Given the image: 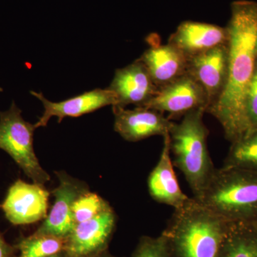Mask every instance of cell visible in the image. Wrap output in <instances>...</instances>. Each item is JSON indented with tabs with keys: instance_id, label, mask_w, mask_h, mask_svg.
<instances>
[{
	"instance_id": "cell-1",
	"label": "cell",
	"mask_w": 257,
	"mask_h": 257,
	"mask_svg": "<svg viewBox=\"0 0 257 257\" xmlns=\"http://www.w3.org/2000/svg\"><path fill=\"white\" fill-rule=\"evenodd\" d=\"M229 69L226 86L217 101L207 109L220 123L225 138L233 143L246 136L244 104L257 62V3L240 0L231 5Z\"/></svg>"
},
{
	"instance_id": "cell-2",
	"label": "cell",
	"mask_w": 257,
	"mask_h": 257,
	"mask_svg": "<svg viewBox=\"0 0 257 257\" xmlns=\"http://www.w3.org/2000/svg\"><path fill=\"white\" fill-rule=\"evenodd\" d=\"M227 221L189 198L174 209L162 235L171 257H219Z\"/></svg>"
},
{
	"instance_id": "cell-3",
	"label": "cell",
	"mask_w": 257,
	"mask_h": 257,
	"mask_svg": "<svg viewBox=\"0 0 257 257\" xmlns=\"http://www.w3.org/2000/svg\"><path fill=\"white\" fill-rule=\"evenodd\" d=\"M204 113V109L187 113L169 133L174 167L183 174L195 199L202 197L216 170L208 150Z\"/></svg>"
},
{
	"instance_id": "cell-4",
	"label": "cell",
	"mask_w": 257,
	"mask_h": 257,
	"mask_svg": "<svg viewBox=\"0 0 257 257\" xmlns=\"http://www.w3.org/2000/svg\"><path fill=\"white\" fill-rule=\"evenodd\" d=\"M196 200L227 222L257 223V172L216 169L202 197Z\"/></svg>"
},
{
	"instance_id": "cell-5",
	"label": "cell",
	"mask_w": 257,
	"mask_h": 257,
	"mask_svg": "<svg viewBox=\"0 0 257 257\" xmlns=\"http://www.w3.org/2000/svg\"><path fill=\"white\" fill-rule=\"evenodd\" d=\"M35 124L25 121L13 101L8 110L0 111V149L15 161L33 183L43 184L50 176L42 168L34 150Z\"/></svg>"
},
{
	"instance_id": "cell-6",
	"label": "cell",
	"mask_w": 257,
	"mask_h": 257,
	"mask_svg": "<svg viewBox=\"0 0 257 257\" xmlns=\"http://www.w3.org/2000/svg\"><path fill=\"white\" fill-rule=\"evenodd\" d=\"M143 107L168 113L167 117L172 121L195 109H204L207 112L209 100L202 86L187 73L159 89Z\"/></svg>"
},
{
	"instance_id": "cell-7",
	"label": "cell",
	"mask_w": 257,
	"mask_h": 257,
	"mask_svg": "<svg viewBox=\"0 0 257 257\" xmlns=\"http://www.w3.org/2000/svg\"><path fill=\"white\" fill-rule=\"evenodd\" d=\"M116 224V216L112 207L89 220L75 224L66 238V256L96 257L108 251Z\"/></svg>"
},
{
	"instance_id": "cell-8",
	"label": "cell",
	"mask_w": 257,
	"mask_h": 257,
	"mask_svg": "<svg viewBox=\"0 0 257 257\" xmlns=\"http://www.w3.org/2000/svg\"><path fill=\"white\" fill-rule=\"evenodd\" d=\"M59 185L52 192L55 201L45 221L35 231L66 239L75 226L72 218L74 203L89 190L85 182L71 177L64 171L55 172Z\"/></svg>"
},
{
	"instance_id": "cell-9",
	"label": "cell",
	"mask_w": 257,
	"mask_h": 257,
	"mask_svg": "<svg viewBox=\"0 0 257 257\" xmlns=\"http://www.w3.org/2000/svg\"><path fill=\"white\" fill-rule=\"evenodd\" d=\"M50 194L43 184L18 179L10 187L0 208L13 224H33L47 217Z\"/></svg>"
},
{
	"instance_id": "cell-10",
	"label": "cell",
	"mask_w": 257,
	"mask_h": 257,
	"mask_svg": "<svg viewBox=\"0 0 257 257\" xmlns=\"http://www.w3.org/2000/svg\"><path fill=\"white\" fill-rule=\"evenodd\" d=\"M114 116V128L126 141H141L153 136L164 137L170 133L174 121L161 111L136 106L127 109L112 106Z\"/></svg>"
},
{
	"instance_id": "cell-11",
	"label": "cell",
	"mask_w": 257,
	"mask_h": 257,
	"mask_svg": "<svg viewBox=\"0 0 257 257\" xmlns=\"http://www.w3.org/2000/svg\"><path fill=\"white\" fill-rule=\"evenodd\" d=\"M228 69V45L214 47L188 58L187 73L204 88L209 100L208 109L222 94L227 81Z\"/></svg>"
},
{
	"instance_id": "cell-12",
	"label": "cell",
	"mask_w": 257,
	"mask_h": 257,
	"mask_svg": "<svg viewBox=\"0 0 257 257\" xmlns=\"http://www.w3.org/2000/svg\"><path fill=\"white\" fill-rule=\"evenodd\" d=\"M31 94L44 106V112L35 124L36 128L46 126L51 118L58 117L59 123L67 116L77 117L101 109L104 106L116 105L117 97L114 92L108 89H95L80 95L59 102L49 101L42 92L32 91Z\"/></svg>"
},
{
	"instance_id": "cell-13",
	"label": "cell",
	"mask_w": 257,
	"mask_h": 257,
	"mask_svg": "<svg viewBox=\"0 0 257 257\" xmlns=\"http://www.w3.org/2000/svg\"><path fill=\"white\" fill-rule=\"evenodd\" d=\"M108 89L117 97L116 105L144 106L158 92L151 76L143 62L137 60L124 68L116 69Z\"/></svg>"
},
{
	"instance_id": "cell-14",
	"label": "cell",
	"mask_w": 257,
	"mask_h": 257,
	"mask_svg": "<svg viewBox=\"0 0 257 257\" xmlns=\"http://www.w3.org/2000/svg\"><path fill=\"white\" fill-rule=\"evenodd\" d=\"M227 28L211 24L185 21L171 35L168 43L180 50L187 58L217 46L228 45Z\"/></svg>"
},
{
	"instance_id": "cell-15",
	"label": "cell",
	"mask_w": 257,
	"mask_h": 257,
	"mask_svg": "<svg viewBox=\"0 0 257 257\" xmlns=\"http://www.w3.org/2000/svg\"><path fill=\"white\" fill-rule=\"evenodd\" d=\"M164 144L160 160L150 174L147 181L148 190L152 199L174 209L183 207L189 198L179 186L174 170L170 152V135L163 137Z\"/></svg>"
},
{
	"instance_id": "cell-16",
	"label": "cell",
	"mask_w": 257,
	"mask_h": 257,
	"mask_svg": "<svg viewBox=\"0 0 257 257\" xmlns=\"http://www.w3.org/2000/svg\"><path fill=\"white\" fill-rule=\"evenodd\" d=\"M138 60L145 66L158 89L187 73L188 58L169 43H152Z\"/></svg>"
},
{
	"instance_id": "cell-17",
	"label": "cell",
	"mask_w": 257,
	"mask_h": 257,
	"mask_svg": "<svg viewBox=\"0 0 257 257\" xmlns=\"http://www.w3.org/2000/svg\"><path fill=\"white\" fill-rule=\"evenodd\" d=\"M219 257H257V223L228 222Z\"/></svg>"
},
{
	"instance_id": "cell-18",
	"label": "cell",
	"mask_w": 257,
	"mask_h": 257,
	"mask_svg": "<svg viewBox=\"0 0 257 257\" xmlns=\"http://www.w3.org/2000/svg\"><path fill=\"white\" fill-rule=\"evenodd\" d=\"M221 167L257 172V130L231 144Z\"/></svg>"
},
{
	"instance_id": "cell-19",
	"label": "cell",
	"mask_w": 257,
	"mask_h": 257,
	"mask_svg": "<svg viewBox=\"0 0 257 257\" xmlns=\"http://www.w3.org/2000/svg\"><path fill=\"white\" fill-rule=\"evenodd\" d=\"M65 243L64 238L35 232L22 238L15 246L23 257H50L64 252Z\"/></svg>"
},
{
	"instance_id": "cell-20",
	"label": "cell",
	"mask_w": 257,
	"mask_h": 257,
	"mask_svg": "<svg viewBox=\"0 0 257 257\" xmlns=\"http://www.w3.org/2000/svg\"><path fill=\"white\" fill-rule=\"evenodd\" d=\"M111 207L109 203L99 194L87 191L74 203L72 218L74 224L89 220Z\"/></svg>"
},
{
	"instance_id": "cell-21",
	"label": "cell",
	"mask_w": 257,
	"mask_h": 257,
	"mask_svg": "<svg viewBox=\"0 0 257 257\" xmlns=\"http://www.w3.org/2000/svg\"><path fill=\"white\" fill-rule=\"evenodd\" d=\"M131 257H171L162 235L157 237L144 236Z\"/></svg>"
},
{
	"instance_id": "cell-22",
	"label": "cell",
	"mask_w": 257,
	"mask_h": 257,
	"mask_svg": "<svg viewBox=\"0 0 257 257\" xmlns=\"http://www.w3.org/2000/svg\"><path fill=\"white\" fill-rule=\"evenodd\" d=\"M244 110L247 124L246 135H248L257 130V62L252 78L246 92Z\"/></svg>"
},
{
	"instance_id": "cell-23",
	"label": "cell",
	"mask_w": 257,
	"mask_h": 257,
	"mask_svg": "<svg viewBox=\"0 0 257 257\" xmlns=\"http://www.w3.org/2000/svg\"><path fill=\"white\" fill-rule=\"evenodd\" d=\"M16 251L15 246L7 242L4 236L0 232V257H15Z\"/></svg>"
},
{
	"instance_id": "cell-24",
	"label": "cell",
	"mask_w": 257,
	"mask_h": 257,
	"mask_svg": "<svg viewBox=\"0 0 257 257\" xmlns=\"http://www.w3.org/2000/svg\"><path fill=\"white\" fill-rule=\"evenodd\" d=\"M96 257H117V256H113V255H111V254H110V253H109V251H104V253H101V254H99V256H97Z\"/></svg>"
},
{
	"instance_id": "cell-25",
	"label": "cell",
	"mask_w": 257,
	"mask_h": 257,
	"mask_svg": "<svg viewBox=\"0 0 257 257\" xmlns=\"http://www.w3.org/2000/svg\"><path fill=\"white\" fill-rule=\"evenodd\" d=\"M15 257H23L21 256H16ZM50 257H67L66 256L65 253L64 252H62L60 253H58V254L54 255V256H50Z\"/></svg>"
},
{
	"instance_id": "cell-26",
	"label": "cell",
	"mask_w": 257,
	"mask_h": 257,
	"mask_svg": "<svg viewBox=\"0 0 257 257\" xmlns=\"http://www.w3.org/2000/svg\"><path fill=\"white\" fill-rule=\"evenodd\" d=\"M2 91H3V89H2V88H0V92H2Z\"/></svg>"
}]
</instances>
